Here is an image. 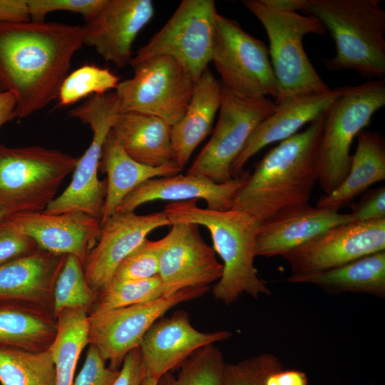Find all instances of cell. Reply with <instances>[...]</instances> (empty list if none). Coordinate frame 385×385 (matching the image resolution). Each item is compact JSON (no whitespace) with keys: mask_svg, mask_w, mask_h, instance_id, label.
Instances as JSON below:
<instances>
[{"mask_svg":"<svg viewBox=\"0 0 385 385\" xmlns=\"http://www.w3.org/2000/svg\"><path fill=\"white\" fill-rule=\"evenodd\" d=\"M83 44L82 26L0 24V93H14L16 118H26L58 98L73 56Z\"/></svg>","mask_w":385,"mask_h":385,"instance_id":"cell-1","label":"cell"},{"mask_svg":"<svg viewBox=\"0 0 385 385\" xmlns=\"http://www.w3.org/2000/svg\"><path fill=\"white\" fill-rule=\"evenodd\" d=\"M324 114L303 131L279 142L256 164L231 209L260 223L285 208L309 203L318 180V148Z\"/></svg>","mask_w":385,"mask_h":385,"instance_id":"cell-2","label":"cell"},{"mask_svg":"<svg viewBox=\"0 0 385 385\" xmlns=\"http://www.w3.org/2000/svg\"><path fill=\"white\" fill-rule=\"evenodd\" d=\"M197 201L170 202L163 212L170 225L189 222L209 230L213 250L223 262L222 277L212 289L215 298L230 305L243 293L254 299L270 295V289L260 279L254 265L260 223L245 211L201 208Z\"/></svg>","mask_w":385,"mask_h":385,"instance_id":"cell-3","label":"cell"},{"mask_svg":"<svg viewBox=\"0 0 385 385\" xmlns=\"http://www.w3.org/2000/svg\"><path fill=\"white\" fill-rule=\"evenodd\" d=\"M329 31L336 54L329 70L354 69L368 78L385 76V11L380 0H305L304 10Z\"/></svg>","mask_w":385,"mask_h":385,"instance_id":"cell-4","label":"cell"},{"mask_svg":"<svg viewBox=\"0 0 385 385\" xmlns=\"http://www.w3.org/2000/svg\"><path fill=\"white\" fill-rule=\"evenodd\" d=\"M242 3L262 24L269 39V55L277 85L274 103L291 96L330 89L310 62L303 46L304 36L327 33L317 18L277 11L261 0Z\"/></svg>","mask_w":385,"mask_h":385,"instance_id":"cell-5","label":"cell"},{"mask_svg":"<svg viewBox=\"0 0 385 385\" xmlns=\"http://www.w3.org/2000/svg\"><path fill=\"white\" fill-rule=\"evenodd\" d=\"M78 159L38 145L0 144V210L8 215L43 212Z\"/></svg>","mask_w":385,"mask_h":385,"instance_id":"cell-6","label":"cell"},{"mask_svg":"<svg viewBox=\"0 0 385 385\" xmlns=\"http://www.w3.org/2000/svg\"><path fill=\"white\" fill-rule=\"evenodd\" d=\"M384 105L382 78L351 86L324 112L318 148L317 180L324 194L343 182L350 168L352 141Z\"/></svg>","mask_w":385,"mask_h":385,"instance_id":"cell-7","label":"cell"},{"mask_svg":"<svg viewBox=\"0 0 385 385\" xmlns=\"http://www.w3.org/2000/svg\"><path fill=\"white\" fill-rule=\"evenodd\" d=\"M120 112L115 91L93 95L81 105L70 110L71 116L90 125L93 138L88 149L79 158L68 186L48 205L43 212H82L101 220L107 181L98 179V170L103 144Z\"/></svg>","mask_w":385,"mask_h":385,"instance_id":"cell-8","label":"cell"},{"mask_svg":"<svg viewBox=\"0 0 385 385\" xmlns=\"http://www.w3.org/2000/svg\"><path fill=\"white\" fill-rule=\"evenodd\" d=\"M133 76L120 82L115 93L120 112L160 118L172 126L184 116L196 81L175 58L162 56L131 66Z\"/></svg>","mask_w":385,"mask_h":385,"instance_id":"cell-9","label":"cell"},{"mask_svg":"<svg viewBox=\"0 0 385 385\" xmlns=\"http://www.w3.org/2000/svg\"><path fill=\"white\" fill-rule=\"evenodd\" d=\"M221 84L242 98L277 96L269 51L237 21L217 13L212 61Z\"/></svg>","mask_w":385,"mask_h":385,"instance_id":"cell-10","label":"cell"},{"mask_svg":"<svg viewBox=\"0 0 385 385\" xmlns=\"http://www.w3.org/2000/svg\"><path fill=\"white\" fill-rule=\"evenodd\" d=\"M217 13L213 0L182 1L165 25L137 51L129 65L170 56L197 81L212 61Z\"/></svg>","mask_w":385,"mask_h":385,"instance_id":"cell-11","label":"cell"},{"mask_svg":"<svg viewBox=\"0 0 385 385\" xmlns=\"http://www.w3.org/2000/svg\"><path fill=\"white\" fill-rule=\"evenodd\" d=\"M275 107L267 97L242 98L222 85L216 126L186 174L206 177L217 183L230 180L232 165L251 133Z\"/></svg>","mask_w":385,"mask_h":385,"instance_id":"cell-12","label":"cell"},{"mask_svg":"<svg viewBox=\"0 0 385 385\" xmlns=\"http://www.w3.org/2000/svg\"><path fill=\"white\" fill-rule=\"evenodd\" d=\"M209 290L210 287L185 288L145 303L94 311L88 317L89 343L109 361L111 368L120 369L125 356L139 347L145 334L165 313Z\"/></svg>","mask_w":385,"mask_h":385,"instance_id":"cell-13","label":"cell"},{"mask_svg":"<svg viewBox=\"0 0 385 385\" xmlns=\"http://www.w3.org/2000/svg\"><path fill=\"white\" fill-rule=\"evenodd\" d=\"M385 251V219L330 228L282 256L292 276L320 272Z\"/></svg>","mask_w":385,"mask_h":385,"instance_id":"cell-14","label":"cell"},{"mask_svg":"<svg viewBox=\"0 0 385 385\" xmlns=\"http://www.w3.org/2000/svg\"><path fill=\"white\" fill-rule=\"evenodd\" d=\"M160 239L158 275L165 296L190 287H210L222 274L223 265L213 248L202 239L199 225L189 222L172 224Z\"/></svg>","mask_w":385,"mask_h":385,"instance_id":"cell-15","label":"cell"},{"mask_svg":"<svg viewBox=\"0 0 385 385\" xmlns=\"http://www.w3.org/2000/svg\"><path fill=\"white\" fill-rule=\"evenodd\" d=\"M170 226L164 212L138 215L115 212L101 223L98 241L83 267L93 291H102L112 280L121 262L158 227Z\"/></svg>","mask_w":385,"mask_h":385,"instance_id":"cell-16","label":"cell"},{"mask_svg":"<svg viewBox=\"0 0 385 385\" xmlns=\"http://www.w3.org/2000/svg\"><path fill=\"white\" fill-rule=\"evenodd\" d=\"M150 0H106L82 26L83 44L94 47L106 61L123 68L133 58L132 45L154 16Z\"/></svg>","mask_w":385,"mask_h":385,"instance_id":"cell-17","label":"cell"},{"mask_svg":"<svg viewBox=\"0 0 385 385\" xmlns=\"http://www.w3.org/2000/svg\"><path fill=\"white\" fill-rule=\"evenodd\" d=\"M232 337L228 331L202 332L183 310L160 317L147 331L139 346L146 374L160 378L180 365L198 349Z\"/></svg>","mask_w":385,"mask_h":385,"instance_id":"cell-18","label":"cell"},{"mask_svg":"<svg viewBox=\"0 0 385 385\" xmlns=\"http://www.w3.org/2000/svg\"><path fill=\"white\" fill-rule=\"evenodd\" d=\"M5 218L39 249L54 255H74L83 265L101 230V220L82 212H18Z\"/></svg>","mask_w":385,"mask_h":385,"instance_id":"cell-19","label":"cell"},{"mask_svg":"<svg viewBox=\"0 0 385 385\" xmlns=\"http://www.w3.org/2000/svg\"><path fill=\"white\" fill-rule=\"evenodd\" d=\"M351 87L341 86L322 93L294 95L275 103L274 112L256 126L233 163L232 178L240 175L247 161L261 149L292 136L305 124L319 118Z\"/></svg>","mask_w":385,"mask_h":385,"instance_id":"cell-20","label":"cell"},{"mask_svg":"<svg viewBox=\"0 0 385 385\" xmlns=\"http://www.w3.org/2000/svg\"><path fill=\"white\" fill-rule=\"evenodd\" d=\"M350 222L348 213L313 207L309 203L285 208L260 223L256 255L282 257L326 230Z\"/></svg>","mask_w":385,"mask_h":385,"instance_id":"cell-21","label":"cell"},{"mask_svg":"<svg viewBox=\"0 0 385 385\" xmlns=\"http://www.w3.org/2000/svg\"><path fill=\"white\" fill-rule=\"evenodd\" d=\"M249 176L248 172L242 171L223 183L188 174L149 179L130 192L116 212H135L138 207L155 200L180 202L199 199L206 202L208 209L227 210L231 209L235 195Z\"/></svg>","mask_w":385,"mask_h":385,"instance_id":"cell-22","label":"cell"},{"mask_svg":"<svg viewBox=\"0 0 385 385\" xmlns=\"http://www.w3.org/2000/svg\"><path fill=\"white\" fill-rule=\"evenodd\" d=\"M172 125L163 119L138 112H120L111 132L125 153L137 162L160 167L176 163Z\"/></svg>","mask_w":385,"mask_h":385,"instance_id":"cell-23","label":"cell"},{"mask_svg":"<svg viewBox=\"0 0 385 385\" xmlns=\"http://www.w3.org/2000/svg\"><path fill=\"white\" fill-rule=\"evenodd\" d=\"M222 98V85L207 68L197 81L183 118L172 126L174 160L183 169L197 146L211 133Z\"/></svg>","mask_w":385,"mask_h":385,"instance_id":"cell-24","label":"cell"},{"mask_svg":"<svg viewBox=\"0 0 385 385\" xmlns=\"http://www.w3.org/2000/svg\"><path fill=\"white\" fill-rule=\"evenodd\" d=\"M99 169L107 174V188L101 223L113 215L123 199L146 180L171 176L182 170L176 164L152 167L130 158L113 133L107 135L103 146Z\"/></svg>","mask_w":385,"mask_h":385,"instance_id":"cell-25","label":"cell"},{"mask_svg":"<svg viewBox=\"0 0 385 385\" xmlns=\"http://www.w3.org/2000/svg\"><path fill=\"white\" fill-rule=\"evenodd\" d=\"M349 173L332 192L322 195L317 207L339 211L373 184L385 179V138L378 131L361 130Z\"/></svg>","mask_w":385,"mask_h":385,"instance_id":"cell-26","label":"cell"},{"mask_svg":"<svg viewBox=\"0 0 385 385\" xmlns=\"http://www.w3.org/2000/svg\"><path fill=\"white\" fill-rule=\"evenodd\" d=\"M291 283L315 285L329 294L362 293L385 297V251L320 272L288 277Z\"/></svg>","mask_w":385,"mask_h":385,"instance_id":"cell-27","label":"cell"},{"mask_svg":"<svg viewBox=\"0 0 385 385\" xmlns=\"http://www.w3.org/2000/svg\"><path fill=\"white\" fill-rule=\"evenodd\" d=\"M66 257L40 249L0 265V302L41 293L57 277Z\"/></svg>","mask_w":385,"mask_h":385,"instance_id":"cell-28","label":"cell"},{"mask_svg":"<svg viewBox=\"0 0 385 385\" xmlns=\"http://www.w3.org/2000/svg\"><path fill=\"white\" fill-rule=\"evenodd\" d=\"M57 332L49 347L56 369V385H73L80 354L89 343L86 308L63 310L59 314Z\"/></svg>","mask_w":385,"mask_h":385,"instance_id":"cell-29","label":"cell"},{"mask_svg":"<svg viewBox=\"0 0 385 385\" xmlns=\"http://www.w3.org/2000/svg\"><path fill=\"white\" fill-rule=\"evenodd\" d=\"M0 385H56V369L49 348L31 352L0 347Z\"/></svg>","mask_w":385,"mask_h":385,"instance_id":"cell-30","label":"cell"},{"mask_svg":"<svg viewBox=\"0 0 385 385\" xmlns=\"http://www.w3.org/2000/svg\"><path fill=\"white\" fill-rule=\"evenodd\" d=\"M226 364L220 349L207 345L188 357L176 376L165 373L156 385H221Z\"/></svg>","mask_w":385,"mask_h":385,"instance_id":"cell-31","label":"cell"},{"mask_svg":"<svg viewBox=\"0 0 385 385\" xmlns=\"http://www.w3.org/2000/svg\"><path fill=\"white\" fill-rule=\"evenodd\" d=\"M53 294L56 314L68 309L86 308L93 302L94 291L87 282L83 263L76 256L66 255L56 277Z\"/></svg>","mask_w":385,"mask_h":385,"instance_id":"cell-32","label":"cell"},{"mask_svg":"<svg viewBox=\"0 0 385 385\" xmlns=\"http://www.w3.org/2000/svg\"><path fill=\"white\" fill-rule=\"evenodd\" d=\"M119 78L109 69L86 64L65 78L59 89V106L73 104L90 94H103L115 89Z\"/></svg>","mask_w":385,"mask_h":385,"instance_id":"cell-33","label":"cell"},{"mask_svg":"<svg viewBox=\"0 0 385 385\" xmlns=\"http://www.w3.org/2000/svg\"><path fill=\"white\" fill-rule=\"evenodd\" d=\"M165 296L159 275L143 279L112 281L102 291L95 311H105L150 302Z\"/></svg>","mask_w":385,"mask_h":385,"instance_id":"cell-34","label":"cell"},{"mask_svg":"<svg viewBox=\"0 0 385 385\" xmlns=\"http://www.w3.org/2000/svg\"><path fill=\"white\" fill-rule=\"evenodd\" d=\"M48 331L47 324L29 312L0 302V347L21 348Z\"/></svg>","mask_w":385,"mask_h":385,"instance_id":"cell-35","label":"cell"},{"mask_svg":"<svg viewBox=\"0 0 385 385\" xmlns=\"http://www.w3.org/2000/svg\"><path fill=\"white\" fill-rule=\"evenodd\" d=\"M160 249V239L153 241L146 238L121 262L111 282L143 279L158 275Z\"/></svg>","mask_w":385,"mask_h":385,"instance_id":"cell-36","label":"cell"},{"mask_svg":"<svg viewBox=\"0 0 385 385\" xmlns=\"http://www.w3.org/2000/svg\"><path fill=\"white\" fill-rule=\"evenodd\" d=\"M247 359L263 385H308V377L304 371L284 369L279 359L272 354L264 353Z\"/></svg>","mask_w":385,"mask_h":385,"instance_id":"cell-37","label":"cell"},{"mask_svg":"<svg viewBox=\"0 0 385 385\" xmlns=\"http://www.w3.org/2000/svg\"><path fill=\"white\" fill-rule=\"evenodd\" d=\"M106 0H28L31 21L44 22L47 14L66 11L81 14L86 21L93 18Z\"/></svg>","mask_w":385,"mask_h":385,"instance_id":"cell-38","label":"cell"},{"mask_svg":"<svg viewBox=\"0 0 385 385\" xmlns=\"http://www.w3.org/2000/svg\"><path fill=\"white\" fill-rule=\"evenodd\" d=\"M37 247L31 237L19 231L5 217L0 220V265L29 255Z\"/></svg>","mask_w":385,"mask_h":385,"instance_id":"cell-39","label":"cell"},{"mask_svg":"<svg viewBox=\"0 0 385 385\" xmlns=\"http://www.w3.org/2000/svg\"><path fill=\"white\" fill-rule=\"evenodd\" d=\"M118 373L119 369L106 366V361L98 349L90 344L73 385H112Z\"/></svg>","mask_w":385,"mask_h":385,"instance_id":"cell-40","label":"cell"},{"mask_svg":"<svg viewBox=\"0 0 385 385\" xmlns=\"http://www.w3.org/2000/svg\"><path fill=\"white\" fill-rule=\"evenodd\" d=\"M351 222H362L385 219V187L364 192L356 203H351Z\"/></svg>","mask_w":385,"mask_h":385,"instance_id":"cell-41","label":"cell"},{"mask_svg":"<svg viewBox=\"0 0 385 385\" xmlns=\"http://www.w3.org/2000/svg\"><path fill=\"white\" fill-rule=\"evenodd\" d=\"M145 376L140 349L137 347L124 358L118 376L112 385H142Z\"/></svg>","mask_w":385,"mask_h":385,"instance_id":"cell-42","label":"cell"},{"mask_svg":"<svg viewBox=\"0 0 385 385\" xmlns=\"http://www.w3.org/2000/svg\"><path fill=\"white\" fill-rule=\"evenodd\" d=\"M221 385H263L247 359L237 364H226Z\"/></svg>","mask_w":385,"mask_h":385,"instance_id":"cell-43","label":"cell"},{"mask_svg":"<svg viewBox=\"0 0 385 385\" xmlns=\"http://www.w3.org/2000/svg\"><path fill=\"white\" fill-rule=\"evenodd\" d=\"M31 21L28 0H0V24Z\"/></svg>","mask_w":385,"mask_h":385,"instance_id":"cell-44","label":"cell"},{"mask_svg":"<svg viewBox=\"0 0 385 385\" xmlns=\"http://www.w3.org/2000/svg\"><path fill=\"white\" fill-rule=\"evenodd\" d=\"M16 99L13 92L0 93V127L16 118Z\"/></svg>","mask_w":385,"mask_h":385,"instance_id":"cell-45","label":"cell"},{"mask_svg":"<svg viewBox=\"0 0 385 385\" xmlns=\"http://www.w3.org/2000/svg\"><path fill=\"white\" fill-rule=\"evenodd\" d=\"M269 8L281 12L303 11L305 0H261Z\"/></svg>","mask_w":385,"mask_h":385,"instance_id":"cell-46","label":"cell"},{"mask_svg":"<svg viewBox=\"0 0 385 385\" xmlns=\"http://www.w3.org/2000/svg\"><path fill=\"white\" fill-rule=\"evenodd\" d=\"M158 379L152 377L149 375L145 376L142 385H156Z\"/></svg>","mask_w":385,"mask_h":385,"instance_id":"cell-47","label":"cell"},{"mask_svg":"<svg viewBox=\"0 0 385 385\" xmlns=\"http://www.w3.org/2000/svg\"><path fill=\"white\" fill-rule=\"evenodd\" d=\"M7 215H8V214L6 212L0 210V220L4 218V217H6Z\"/></svg>","mask_w":385,"mask_h":385,"instance_id":"cell-48","label":"cell"}]
</instances>
